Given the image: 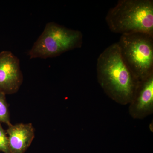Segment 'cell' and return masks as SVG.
Segmentation results:
<instances>
[{"label": "cell", "mask_w": 153, "mask_h": 153, "mask_svg": "<svg viewBox=\"0 0 153 153\" xmlns=\"http://www.w3.org/2000/svg\"><path fill=\"white\" fill-rule=\"evenodd\" d=\"M111 32L122 35L143 33L153 36L152 0H120L105 17Z\"/></svg>", "instance_id": "obj_2"}, {"label": "cell", "mask_w": 153, "mask_h": 153, "mask_svg": "<svg viewBox=\"0 0 153 153\" xmlns=\"http://www.w3.org/2000/svg\"><path fill=\"white\" fill-rule=\"evenodd\" d=\"M82 42L83 35L80 31L68 29L55 22H49L27 54L30 59L56 57L80 48Z\"/></svg>", "instance_id": "obj_3"}, {"label": "cell", "mask_w": 153, "mask_h": 153, "mask_svg": "<svg viewBox=\"0 0 153 153\" xmlns=\"http://www.w3.org/2000/svg\"><path fill=\"white\" fill-rule=\"evenodd\" d=\"M129 105V113L134 119H143L153 112V74L138 81Z\"/></svg>", "instance_id": "obj_6"}, {"label": "cell", "mask_w": 153, "mask_h": 153, "mask_svg": "<svg viewBox=\"0 0 153 153\" xmlns=\"http://www.w3.org/2000/svg\"><path fill=\"white\" fill-rule=\"evenodd\" d=\"M7 135V133L0 124V152L4 153H10L8 137Z\"/></svg>", "instance_id": "obj_9"}, {"label": "cell", "mask_w": 153, "mask_h": 153, "mask_svg": "<svg viewBox=\"0 0 153 153\" xmlns=\"http://www.w3.org/2000/svg\"><path fill=\"white\" fill-rule=\"evenodd\" d=\"M8 126L6 133L8 135L10 153H25L35 137V129L33 125L10 123Z\"/></svg>", "instance_id": "obj_7"}, {"label": "cell", "mask_w": 153, "mask_h": 153, "mask_svg": "<svg viewBox=\"0 0 153 153\" xmlns=\"http://www.w3.org/2000/svg\"><path fill=\"white\" fill-rule=\"evenodd\" d=\"M117 44L125 63L138 81L153 74V36L122 35Z\"/></svg>", "instance_id": "obj_4"}, {"label": "cell", "mask_w": 153, "mask_h": 153, "mask_svg": "<svg viewBox=\"0 0 153 153\" xmlns=\"http://www.w3.org/2000/svg\"><path fill=\"white\" fill-rule=\"evenodd\" d=\"M0 122L5 123L7 125L11 123L6 94L2 93H0Z\"/></svg>", "instance_id": "obj_8"}, {"label": "cell", "mask_w": 153, "mask_h": 153, "mask_svg": "<svg viewBox=\"0 0 153 153\" xmlns=\"http://www.w3.org/2000/svg\"><path fill=\"white\" fill-rule=\"evenodd\" d=\"M23 81L19 58L10 51L0 52V93H16Z\"/></svg>", "instance_id": "obj_5"}, {"label": "cell", "mask_w": 153, "mask_h": 153, "mask_svg": "<svg viewBox=\"0 0 153 153\" xmlns=\"http://www.w3.org/2000/svg\"><path fill=\"white\" fill-rule=\"evenodd\" d=\"M97 75L99 84L109 98L122 105L129 104L138 81L125 63L117 43L99 56Z\"/></svg>", "instance_id": "obj_1"}]
</instances>
